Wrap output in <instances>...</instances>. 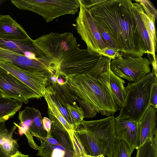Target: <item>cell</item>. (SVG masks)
Returning a JSON list of instances; mask_svg holds the SVG:
<instances>
[{"label":"cell","instance_id":"cell-1","mask_svg":"<svg viewBox=\"0 0 157 157\" xmlns=\"http://www.w3.org/2000/svg\"><path fill=\"white\" fill-rule=\"evenodd\" d=\"M95 22L109 35L118 51L135 56L146 53L130 0H82Z\"/></svg>","mask_w":157,"mask_h":157},{"label":"cell","instance_id":"cell-2","mask_svg":"<svg viewBox=\"0 0 157 157\" xmlns=\"http://www.w3.org/2000/svg\"><path fill=\"white\" fill-rule=\"evenodd\" d=\"M34 45L48 60L59 67V76L90 74L109 59L87 49H80L70 32H51L33 40Z\"/></svg>","mask_w":157,"mask_h":157},{"label":"cell","instance_id":"cell-3","mask_svg":"<svg viewBox=\"0 0 157 157\" xmlns=\"http://www.w3.org/2000/svg\"><path fill=\"white\" fill-rule=\"evenodd\" d=\"M110 63L90 74L69 75L63 79L78 98L93 105L98 113L109 117L118 110L109 83Z\"/></svg>","mask_w":157,"mask_h":157},{"label":"cell","instance_id":"cell-4","mask_svg":"<svg viewBox=\"0 0 157 157\" xmlns=\"http://www.w3.org/2000/svg\"><path fill=\"white\" fill-rule=\"evenodd\" d=\"M74 132L87 155L113 157L117 140L114 116L97 120H83Z\"/></svg>","mask_w":157,"mask_h":157},{"label":"cell","instance_id":"cell-5","mask_svg":"<svg viewBox=\"0 0 157 157\" xmlns=\"http://www.w3.org/2000/svg\"><path fill=\"white\" fill-rule=\"evenodd\" d=\"M157 77L152 72L139 80L128 82L126 95L122 105L119 107V115L128 116L140 121L148 107L152 87L157 82Z\"/></svg>","mask_w":157,"mask_h":157},{"label":"cell","instance_id":"cell-6","mask_svg":"<svg viewBox=\"0 0 157 157\" xmlns=\"http://www.w3.org/2000/svg\"><path fill=\"white\" fill-rule=\"evenodd\" d=\"M20 10L34 12L47 22L63 15L75 14L79 8V0H11Z\"/></svg>","mask_w":157,"mask_h":157},{"label":"cell","instance_id":"cell-7","mask_svg":"<svg viewBox=\"0 0 157 157\" xmlns=\"http://www.w3.org/2000/svg\"><path fill=\"white\" fill-rule=\"evenodd\" d=\"M151 62L146 58L121 52L110 63L111 70L117 75L130 82L139 80L151 72Z\"/></svg>","mask_w":157,"mask_h":157},{"label":"cell","instance_id":"cell-8","mask_svg":"<svg viewBox=\"0 0 157 157\" xmlns=\"http://www.w3.org/2000/svg\"><path fill=\"white\" fill-rule=\"evenodd\" d=\"M79 1L80 10L75 20L77 32L86 43L88 50L100 54L102 50L106 47L90 10L81 0Z\"/></svg>","mask_w":157,"mask_h":157},{"label":"cell","instance_id":"cell-9","mask_svg":"<svg viewBox=\"0 0 157 157\" xmlns=\"http://www.w3.org/2000/svg\"><path fill=\"white\" fill-rule=\"evenodd\" d=\"M0 60L10 62L23 70L42 74L50 77L54 75L57 70L54 63L46 58L31 59L1 48Z\"/></svg>","mask_w":157,"mask_h":157},{"label":"cell","instance_id":"cell-10","mask_svg":"<svg viewBox=\"0 0 157 157\" xmlns=\"http://www.w3.org/2000/svg\"><path fill=\"white\" fill-rule=\"evenodd\" d=\"M0 92L4 96L27 104L41 97L12 74L0 67Z\"/></svg>","mask_w":157,"mask_h":157},{"label":"cell","instance_id":"cell-11","mask_svg":"<svg viewBox=\"0 0 157 157\" xmlns=\"http://www.w3.org/2000/svg\"><path fill=\"white\" fill-rule=\"evenodd\" d=\"M0 67L15 76L41 97H44L49 84L50 77L23 70L5 60H0Z\"/></svg>","mask_w":157,"mask_h":157},{"label":"cell","instance_id":"cell-12","mask_svg":"<svg viewBox=\"0 0 157 157\" xmlns=\"http://www.w3.org/2000/svg\"><path fill=\"white\" fill-rule=\"evenodd\" d=\"M19 124L13 122L20 135L24 134L27 138L32 136L37 138H45L47 132L44 128L42 117L40 111L34 107L26 106L19 112Z\"/></svg>","mask_w":157,"mask_h":157},{"label":"cell","instance_id":"cell-13","mask_svg":"<svg viewBox=\"0 0 157 157\" xmlns=\"http://www.w3.org/2000/svg\"><path fill=\"white\" fill-rule=\"evenodd\" d=\"M115 129L117 140H123L128 145L132 154L140 145V121L124 115L115 118Z\"/></svg>","mask_w":157,"mask_h":157},{"label":"cell","instance_id":"cell-14","mask_svg":"<svg viewBox=\"0 0 157 157\" xmlns=\"http://www.w3.org/2000/svg\"><path fill=\"white\" fill-rule=\"evenodd\" d=\"M31 38L22 40H7L0 38V48L34 59L44 58L34 44Z\"/></svg>","mask_w":157,"mask_h":157},{"label":"cell","instance_id":"cell-15","mask_svg":"<svg viewBox=\"0 0 157 157\" xmlns=\"http://www.w3.org/2000/svg\"><path fill=\"white\" fill-rule=\"evenodd\" d=\"M30 38L22 26L10 15H0V39L17 40Z\"/></svg>","mask_w":157,"mask_h":157},{"label":"cell","instance_id":"cell-16","mask_svg":"<svg viewBox=\"0 0 157 157\" xmlns=\"http://www.w3.org/2000/svg\"><path fill=\"white\" fill-rule=\"evenodd\" d=\"M40 142L37 155L41 157H75L52 136L37 138Z\"/></svg>","mask_w":157,"mask_h":157},{"label":"cell","instance_id":"cell-17","mask_svg":"<svg viewBox=\"0 0 157 157\" xmlns=\"http://www.w3.org/2000/svg\"><path fill=\"white\" fill-rule=\"evenodd\" d=\"M5 122L0 123V157H11L18 151V144L13 137L17 127L8 129Z\"/></svg>","mask_w":157,"mask_h":157},{"label":"cell","instance_id":"cell-18","mask_svg":"<svg viewBox=\"0 0 157 157\" xmlns=\"http://www.w3.org/2000/svg\"><path fill=\"white\" fill-rule=\"evenodd\" d=\"M157 109L150 105L140 121V145L148 139L153 138L157 134Z\"/></svg>","mask_w":157,"mask_h":157},{"label":"cell","instance_id":"cell-19","mask_svg":"<svg viewBox=\"0 0 157 157\" xmlns=\"http://www.w3.org/2000/svg\"><path fill=\"white\" fill-rule=\"evenodd\" d=\"M48 113L49 119L52 122L50 131L52 136L65 148L74 153L72 143L68 132L57 119L48 111Z\"/></svg>","mask_w":157,"mask_h":157},{"label":"cell","instance_id":"cell-20","mask_svg":"<svg viewBox=\"0 0 157 157\" xmlns=\"http://www.w3.org/2000/svg\"><path fill=\"white\" fill-rule=\"evenodd\" d=\"M109 83L113 98L118 107L123 103L126 95L124 81L116 75L110 69L109 72Z\"/></svg>","mask_w":157,"mask_h":157},{"label":"cell","instance_id":"cell-21","mask_svg":"<svg viewBox=\"0 0 157 157\" xmlns=\"http://www.w3.org/2000/svg\"><path fill=\"white\" fill-rule=\"evenodd\" d=\"M142 6L137 2L132 3V10L138 31L143 42L146 53L152 55V48L149 34L144 25L141 13Z\"/></svg>","mask_w":157,"mask_h":157},{"label":"cell","instance_id":"cell-22","mask_svg":"<svg viewBox=\"0 0 157 157\" xmlns=\"http://www.w3.org/2000/svg\"><path fill=\"white\" fill-rule=\"evenodd\" d=\"M23 103L3 96L0 92V122L13 117L21 108Z\"/></svg>","mask_w":157,"mask_h":157},{"label":"cell","instance_id":"cell-23","mask_svg":"<svg viewBox=\"0 0 157 157\" xmlns=\"http://www.w3.org/2000/svg\"><path fill=\"white\" fill-rule=\"evenodd\" d=\"M49 85L54 92L52 94L66 105H72L76 102L77 96L70 88L66 80L62 85L49 82Z\"/></svg>","mask_w":157,"mask_h":157},{"label":"cell","instance_id":"cell-24","mask_svg":"<svg viewBox=\"0 0 157 157\" xmlns=\"http://www.w3.org/2000/svg\"><path fill=\"white\" fill-rule=\"evenodd\" d=\"M44 97L47 104L48 111L59 121L67 131L69 134L74 132V131L72 126L64 118L53 101L50 94L46 92L44 94Z\"/></svg>","mask_w":157,"mask_h":157},{"label":"cell","instance_id":"cell-25","mask_svg":"<svg viewBox=\"0 0 157 157\" xmlns=\"http://www.w3.org/2000/svg\"><path fill=\"white\" fill-rule=\"evenodd\" d=\"M157 135L147 139L139 147L136 157H157Z\"/></svg>","mask_w":157,"mask_h":157},{"label":"cell","instance_id":"cell-26","mask_svg":"<svg viewBox=\"0 0 157 157\" xmlns=\"http://www.w3.org/2000/svg\"><path fill=\"white\" fill-rule=\"evenodd\" d=\"M141 12L144 25L149 34L151 42L152 52V56L153 59H155L156 56L155 55V51L157 42L155 25V21L147 15L142 7Z\"/></svg>","mask_w":157,"mask_h":157},{"label":"cell","instance_id":"cell-27","mask_svg":"<svg viewBox=\"0 0 157 157\" xmlns=\"http://www.w3.org/2000/svg\"><path fill=\"white\" fill-rule=\"evenodd\" d=\"M67 107L71 125L75 131L84 120V112L76 102L72 105H67Z\"/></svg>","mask_w":157,"mask_h":157},{"label":"cell","instance_id":"cell-28","mask_svg":"<svg viewBox=\"0 0 157 157\" xmlns=\"http://www.w3.org/2000/svg\"><path fill=\"white\" fill-rule=\"evenodd\" d=\"M132 153L127 144L123 140H117L113 157H131Z\"/></svg>","mask_w":157,"mask_h":157},{"label":"cell","instance_id":"cell-29","mask_svg":"<svg viewBox=\"0 0 157 157\" xmlns=\"http://www.w3.org/2000/svg\"><path fill=\"white\" fill-rule=\"evenodd\" d=\"M75 157H85L87 155L74 131L69 134Z\"/></svg>","mask_w":157,"mask_h":157},{"label":"cell","instance_id":"cell-30","mask_svg":"<svg viewBox=\"0 0 157 157\" xmlns=\"http://www.w3.org/2000/svg\"><path fill=\"white\" fill-rule=\"evenodd\" d=\"M76 101L78 102L80 107L84 112V117L92 118L95 117L98 113V111L93 105L78 97Z\"/></svg>","mask_w":157,"mask_h":157},{"label":"cell","instance_id":"cell-31","mask_svg":"<svg viewBox=\"0 0 157 157\" xmlns=\"http://www.w3.org/2000/svg\"><path fill=\"white\" fill-rule=\"evenodd\" d=\"M135 1L141 6L144 11H145V13L148 17L155 21L156 18L157 11L152 3L150 1L137 0Z\"/></svg>","mask_w":157,"mask_h":157},{"label":"cell","instance_id":"cell-32","mask_svg":"<svg viewBox=\"0 0 157 157\" xmlns=\"http://www.w3.org/2000/svg\"><path fill=\"white\" fill-rule=\"evenodd\" d=\"M95 24L106 47L118 51L115 44L108 34L99 25L96 23Z\"/></svg>","mask_w":157,"mask_h":157},{"label":"cell","instance_id":"cell-33","mask_svg":"<svg viewBox=\"0 0 157 157\" xmlns=\"http://www.w3.org/2000/svg\"><path fill=\"white\" fill-rule=\"evenodd\" d=\"M50 94L53 101L59 109L64 118L67 121L72 125L70 118L68 113L67 105L63 103L54 94Z\"/></svg>","mask_w":157,"mask_h":157},{"label":"cell","instance_id":"cell-34","mask_svg":"<svg viewBox=\"0 0 157 157\" xmlns=\"http://www.w3.org/2000/svg\"><path fill=\"white\" fill-rule=\"evenodd\" d=\"M121 52L115 49L106 47L102 50L100 54L111 60L118 57Z\"/></svg>","mask_w":157,"mask_h":157},{"label":"cell","instance_id":"cell-35","mask_svg":"<svg viewBox=\"0 0 157 157\" xmlns=\"http://www.w3.org/2000/svg\"><path fill=\"white\" fill-rule=\"evenodd\" d=\"M150 105L153 107L157 108V82L155 83L152 87L150 99Z\"/></svg>","mask_w":157,"mask_h":157},{"label":"cell","instance_id":"cell-36","mask_svg":"<svg viewBox=\"0 0 157 157\" xmlns=\"http://www.w3.org/2000/svg\"><path fill=\"white\" fill-rule=\"evenodd\" d=\"M42 121L44 128L47 132V137L52 136L50 132L52 123L51 121L49 119L44 117L43 118Z\"/></svg>","mask_w":157,"mask_h":157},{"label":"cell","instance_id":"cell-37","mask_svg":"<svg viewBox=\"0 0 157 157\" xmlns=\"http://www.w3.org/2000/svg\"><path fill=\"white\" fill-rule=\"evenodd\" d=\"M151 64L152 67V72L157 77V57H156L155 59H153L150 60Z\"/></svg>","mask_w":157,"mask_h":157},{"label":"cell","instance_id":"cell-38","mask_svg":"<svg viewBox=\"0 0 157 157\" xmlns=\"http://www.w3.org/2000/svg\"><path fill=\"white\" fill-rule=\"evenodd\" d=\"M11 157H29L28 155L22 154L20 151H18L17 152Z\"/></svg>","mask_w":157,"mask_h":157},{"label":"cell","instance_id":"cell-39","mask_svg":"<svg viewBox=\"0 0 157 157\" xmlns=\"http://www.w3.org/2000/svg\"><path fill=\"white\" fill-rule=\"evenodd\" d=\"M64 82L63 79L61 78L59 76L57 79V83L59 85H62L64 83Z\"/></svg>","mask_w":157,"mask_h":157},{"label":"cell","instance_id":"cell-40","mask_svg":"<svg viewBox=\"0 0 157 157\" xmlns=\"http://www.w3.org/2000/svg\"><path fill=\"white\" fill-rule=\"evenodd\" d=\"M85 157H105V156L103 155H101L96 156L87 155Z\"/></svg>","mask_w":157,"mask_h":157},{"label":"cell","instance_id":"cell-41","mask_svg":"<svg viewBox=\"0 0 157 157\" xmlns=\"http://www.w3.org/2000/svg\"><path fill=\"white\" fill-rule=\"evenodd\" d=\"M2 1H1L0 0V4L2 2Z\"/></svg>","mask_w":157,"mask_h":157},{"label":"cell","instance_id":"cell-42","mask_svg":"<svg viewBox=\"0 0 157 157\" xmlns=\"http://www.w3.org/2000/svg\"></svg>","mask_w":157,"mask_h":157}]
</instances>
